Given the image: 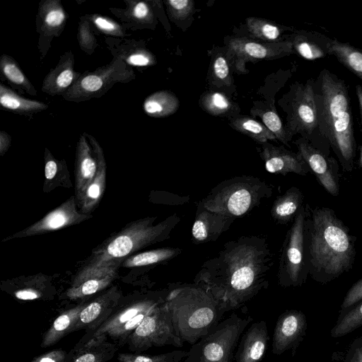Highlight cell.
I'll use <instances>...</instances> for the list:
<instances>
[{"mask_svg":"<svg viewBox=\"0 0 362 362\" xmlns=\"http://www.w3.org/2000/svg\"><path fill=\"white\" fill-rule=\"evenodd\" d=\"M307 240L309 275L314 281L325 284L352 269L356 238L332 209L310 206Z\"/></svg>","mask_w":362,"mask_h":362,"instance_id":"7a4b0ae2","label":"cell"},{"mask_svg":"<svg viewBox=\"0 0 362 362\" xmlns=\"http://www.w3.org/2000/svg\"><path fill=\"white\" fill-rule=\"evenodd\" d=\"M45 181L43 192L48 193L58 187H71L68 167L64 160H58L50 151L45 149Z\"/></svg>","mask_w":362,"mask_h":362,"instance_id":"d6a6232c","label":"cell"},{"mask_svg":"<svg viewBox=\"0 0 362 362\" xmlns=\"http://www.w3.org/2000/svg\"><path fill=\"white\" fill-rule=\"evenodd\" d=\"M122 298L121 290L116 286L87 301L81 310L74 331L92 332L100 326L113 313Z\"/></svg>","mask_w":362,"mask_h":362,"instance_id":"ac0fdd59","label":"cell"},{"mask_svg":"<svg viewBox=\"0 0 362 362\" xmlns=\"http://www.w3.org/2000/svg\"><path fill=\"white\" fill-rule=\"evenodd\" d=\"M165 304L177 335L190 345L206 335L230 311L207 288L194 282L170 284Z\"/></svg>","mask_w":362,"mask_h":362,"instance_id":"277c9868","label":"cell"},{"mask_svg":"<svg viewBox=\"0 0 362 362\" xmlns=\"http://www.w3.org/2000/svg\"><path fill=\"white\" fill-rule=\"evenodd\" d=\"M75 197L80 200L86 187L96 175L98 164L94 151L84 134L76 144L74 165Z\"/></svg>","mask_w":362,"mask_h":362,"instance_id":"d4e9b609","label":"cell"},{"mask_svg":"<svg viewBox=\"0 0 362 362\" xmlns=\"http://www.w3.org/2000/svg\"><path fill=\"white\" fill-rule=\"evenodd\" d=\"M320 132L337 156L344 172L354 169L356 141L351 105L344 81L327 69L313 83Z\"/></svg>","mask_w":362,"mask_h":362,"instance_id":"3957f363","label":"cell"},{"mask_svg":"<svg viewBox=\"0 0 362 362\" xmlns=\"http://www.w3.org/2000/svg\"><path fill=\"white\" fill-rule=\"evenodd\" d=\"M188 355V351L175 350L157 355L120 353L117 355L118 362H183Z\"/></svg>","mask_w":362,"mask_h":362,"instance_id":"b9f144b4","label":"cell"},{"mask_svg":"<svg viewBox=\"0 0 362 362\" xmlns=\"http://www.w3.org/2000/svg\"><path fill=\"white\" fill-rule=\"evenodd\" d=\"M156 219V216L138 219L112 234L93 250L88 262L78 272H89L110 264L119 266L131 254L168 239L180 221L176 214L154 224Z\"/></svg>","mask_w":362,"mask_h":362,"instance_id":"5b68a950","label":"cell"},{"mask_svg":"<svg viewBox=\"0 0 362 362\" xmlns=\"http://www.w3.org/2000/svg\"><path fill=\"white\" fill-rule=\"evenodd\" d=\"M136 77L134 71L122 59L113 57L107 65L86 71L62 95L69 101L81 103L104 95L115 84L126 83Z\"/></svg>","mask_w":362,"mask_h":362,"instance_id":"8fae6325","label":"cell"},{"mask_svg":"<svg viewBox=\"0 0 362 362\" xmlns=\"http://www.w3.org/2000/svg\"><path fill=\"white\" fill-rule=\"evenodd\" d=\"M83 134L87 137L94 151L98 169L95 177L85 189L81 198L77 202V205L80 206L81 212L90 214L97 207L103 198L106 185L107 167L104 152L98 141L91 134L87 132H83Z\"/></svg>","mask_w":362,"mask_h":362,"instance_id":"603a6c76","label":"cell"},{"mask_svg":"<svg viewBox=\"0 0 362 362\" xmlns=\"http://www.w3.org/2000/svg\"><path fill=\"white\" fill-rule=\"evenodd\" d=\"M11 144V136L6 132H0V155L3 156Z\"/></svg>","mask_w":362,"mask_h":362,"instance_id":"816d5d0a","label":"cell"},{"mask_svg":"<svg viewBox=\"0 0 362 362\" xmlns=\"http://www.w3.org/2000/svg\"><path fill=\"white\" fill-rule=\"evenodd\" d=\"M70 354L58 349H54L33 358L30 362H69Z\"/></svg>","mask_w":362,"mask_h":362,"instance_id":"681fc988","label":"cell"},{"mask_svg":"<svg viewBox=\"0 0 362 362\" xmlns=\"http://www.w3.org/2000/svg\"><path fill=\"white\" fill-rule=\"evenodd\" d=\"M67 19L68 16L59 0H42L39 3L35 23L41 60L46 57L53 38L59 37L64 31Z\"/></svg>","mask_w":362,"mask_h":362,"instance_id":"2e32d148","label":"cell"},{"mask_svg":"<svg viewBox=\"0 0 362 362\" xmlns=\"http://www.w3.org/2000/svg\"><path fill=\"white\" fill-rule=\"evenodd\" d=\"M4 290L21 301L51 300L56 293L50 279L42 274L13 280Z\"/></svg>","mask_w":362,"mask_h":362,"instance_id":"484cf974","label":"cell"},{"mask_svg":"<svg viewBox=\"0 0 362 362\" xmlns=\"http://www.w3.org/2000/svg\"><path fill=\"white\" fill-rule=\"evenodd\" d=\"M272 193V186L258 177L236 176L218 183L199 203L211 211L235 219L250 213Z\"/></svg>","mask_w":362,"mask_h":362,"instance_id":"8992f818","label":"cell"},{"mask_svg":"<svg viewBox=\"0 0 362 362\" xmlns=\"http://www.w3.org/2000/svg\"><path fill=\"white\" fill-rule=\"evenodd\" d=\"M230 125L238 132L265 144L268 140L276 139L275 136L264 124L249 117L240 116L233 119Z\"/></svg>","mask_w":362,"mask_h":362,"instance_id":"f35d334b","label":"cell"},{"mask_svg":"<svg viewBox=\"0 0 362 362\" xmlns=\"http://www.w3.org/2000/svg\"><path fill=\"white\" fill-rule=\"evenodd\" d=\"M88 300L81 301L76 305L62 312L44 333L42 348L53 346L66 334L74 332L79 314Z\"/></svg>","mask_w":362,"mask_h":362,"instance_id":"4dcf8cb0","label":"cell"},{"mask_svg":"<svg viewBox=\"0 0 362 362\" xmlns=\"http://www.w3.org/2000/svg\"><path fill=\"white\" fill-rule=\"evenodd\" d=\"M167 289L143 294L127 300L121 299L111 315L97 329L86 333L75 348L90 339L102 336L110 339L119 348L126 345L135 329L148 314L165 300Z\"/></svg>","mask_w":362,"mask_h":362,"instance_id":"52a82bcc","label":"cell"},{"mask_svg":"<svg viewBox=\"0 0 362 362\" xmlns=\"http://www.w3.org/2000/svg\"><path fill=\"white\" fill-rule=\"evenodd\" d=\"M359 153L358 165L362 169V146H360Z\"/></svg>","mask_w":362,"mask_h":362,"instance_id":"11a10c76","label":"cell"},{"mask_svg":"<svg viewBox=\"0 0 362 362\" xmlns=\"http://www.w3.org/2000/svg\"><path fill=\"white\" fill-rule=\"evenodd\" d=\"M183 344L176 334L165 300L148 314L127 344L128 349L136 354H141L153 346L171 345L182 347Z\"/></svg>","mask_w":362,"mask_h":362,"instance_id":"7c38bea8","label":"cell"},{"mask_svg":"<svg viewBox=\"0 0 362 362\" xmlns=\"http://www.w3.org/2000/svg\"><path fill=\"white\" fill-rule=\"evenodd\" d=\"M298 153L302 156L322 187L332 196L339 194V165L331 156H327L308 140L300 137L295 142Z\"/></svg>","mask_w":362,"mask_h":362,"instance_id":"9a60e30c","label":"cell"},{"mask_svg":"<svg viewBox=\"0 0 362 362\" xmlns=\"http://www.w3.org/2000/svg\"><path fill=\"white\" fill-rule=\"evenodd\" d=\"M345 362H361L358 354L351 346L346 354Z\"/></svg>","mask_w":362,"mask_h":362,"instance_id":"f5cc1de1","label":"cell"},{"mask_svg":"<svg viewBox=\"0 0 362 362\" xmlns=\"http://www.w3.org/2000/svg\"><path fill=\"white\" fill-rule=\"evenodd\" d=\"M0 70L1 74L14 88L30 95H37L35 88L13 57L8 54H2L0 59Z\"/></svg>","mask_w":362,"mask_h":362,"instance_id":"74e56055","label":"cell"},{"mask_svg":"<svg viewBox=\"0 0 362 362\" xmlns=\"http://www.w3.org/2000/svg\"><path fill=\"white\" fill-rule=\"evenodd\" d=\"M356 95H357L358 100L361 124H362V86L361 85L356 86Z\"/></svg>","mask_w":362,"mask_h":362,"instance_id":"db71d44e","label":"cell"},{"mask_svg":"<svg viewBox=\"0 0 362 362\" xmlns=\"http://www.w3.org/2000/svg\"><path fill=\"white\" fill-rule=\"evenodd\" d=\"M85 16L98 30L106 35L121 38L129 35L127 33L126 28L122 25L109 17L96 13L87 14Z\"/></svg>","mask_w":362,"mask_h":362,"instance_id":"7bdbcfd3","label":"cell"},{"mask_svg":"<svg viewBox=\"0 0 362 362\" xmlns=\"http://www.w3.org/2000/svg\"><path fill=\"white\" fill-rule=\"evenodd\" d=\"M362 326V303L346 312L341 313L331 331L332 337L348 334Z\"/></svg>","mask_w":362,"mask_h":362,"instance_id":"ab89813d","label":"cell"},{"mask_svg":"<svg viewBox=\"0 0 362 362\" xmlns=\"http://www.w3.org/2000/svg\"><path fill=\"white\" fill-rule=\"evenodd\" d=\"M246 23L250 35L262 41L275 42L283 31L278 25L259 18H248Z\"/></svg>","mask_w":362,"mask_h":362,"instance_id":"60d3db41","label":"cell"},{"mask_svg":"<svg viewBox=\"0 0 362 362\" xmlns=\"http://www.w3.org/2000/svg\"><path fill=\"white\" fill-rule=\"evenodd\" d=\"M213 74L216 79L227 81L229 77V67L225 57H217L213 64Z\"/></svg>","mask_w":362,"mask_h":362,"instance_id":"f907efd6","label":"cell"},{"mask_svg":"<svg viewBox=\"0 0 362 362\" xmlns=\"http://www.w3.org/2000/svg\"><path fill=\"white\" fill-rule=\"evenodd\" d=\"M118 267L119 265L110 264L89 272H78L66 291L65 297L71 300H87L88 297L111 284L117 276Z\"/></svg>","mask_w":362,"mask_h":362,"instance_id":"d6986e66","label":"cell"},{"mask_svg":"<svg viewBox=\"0 0 362 362\" xmlns=\"http://www.w3.org/2000/svg\"><path fill=\"white\" fill-rule=\"evenodd\" d=\"M253 318L233 313L191 346L183 362H233L239 340Z\"/></svg>","mask_w":362,"mask_h":362,"instance_id":"9c48e42d","label":"cell"},{"mask_svg":"<svg viewBox=\"0 0 362 362\" xmlns=\"http://www.w3.org/2000/svg\"><path fill=\"white\" fill-rule=\"evenodd\" d=\"M124 8H110L125 28L142 29L154 23L155 16L149 1L125 0Z\"/></svg>","mask_w":362,"mask_h":362,"instance_id":"f1b7e54d","label":"cell"},{"mask_svg":"<svg viewBox=\"0 0 362 362\" xmlns=\"http://www.w3.org/2000/svg\"><path fill=\"white\" fill-rule=\"evenodd\" d=\"M331 38L315 31L300 30L294 33L290 40L293 49L308 60H315L330 55Z\"/></svg>","mask_w":362,"mask_h":362,"instance_id":"83f0119b","label":"cell"},{"mask_svg":"<svg viewBox=\"0 0 362 362\" xmlns=\"http://www.w3.org/2000/svg\"><path fill=\"white\" fill-rule=\"evenodd\" d=\"M269 340L265 321L253 322L239 340L234 362H259L264 357Z\"/></svg>","mask_w":362,"mask_h":362,"instance_id":"7402d4cb","label":"cell"},{"mask_svg":"<svg viewBox=\"0 0 362 362\" xmlns=\"http://www.w3.org/2000/svg\"><path fill=\"white\" fill-rule=\"evenodd\" d=\"M0 104L2 108L15 114L30 116L47 109L42 102L25 98L4 84H0Z\"/></svg>","mask_w":362,"mask_h":362,"instance_id":"836d02e7","label":"cell"},{"mask_svg":"<svg viewBox=\"0 0 362 362\" xmlns=\"http://www.w3.org/2000/svg\"><path fill=\"white\" fill-rule=\"evenodd\" d=\"M310 205L302 206L287 231L279 258L277 279L284 287L301 286L309 275L308 222Z\"/></svg>","mask_w":362,"mask_h":362,"instance_id":"ba28073f","label":"cell"},{"mask_svg":"<svg viewBox=\"0 0 362 362\" xmlns=\"http://www.w3.org/2000/svg\"><path fill=\"white\" fill-rule=\"evenodd\" d=\"M273 254L264 238L242 236L224 244L219 252L201 266L194 283L207 288L235 310L269 285Z\"/></svg>","mask_w":362,"mask_h":362,"instance_id":"6da1fadb","label":"cell"},{"mask_svg":"<svg viewBox=\"0 0 362 362\" xmlns=\"http://www.w3.org/2000/svg\"><path fill=\"white\" fill-rule=\"evenodd\" d=\"M81 75L74 70V55L67 51L60 56L57 66L45 77L41 90L51 96L63 95Z\"/></svg>","mask_w":362,"mask_h":362,"instance_id":"cb8c5ba5","label":"cell"},{"mask_svg":"<svg viewBox=\"0 0 362 362\" xmlns=\"http://www.w3.org/2000/svg\"><path fill=\"white\" fill-rule=\"evenodd\" d=\"M92 26L91 22L85 16L80 17L77 40L81 49L89 55L92 54L98 47L97 38Z\"/></svg>","mask_w":362,"mask_h":362,"instance_id":"ee69618b","label":"cell"},{"mask_svg":"<svg viewBox=\"0 0 362 362\" xmlns=\"http://www.w3.org/2000/svg\"><path fill=\"white\" fill-rule=\"evenodd\" d=\"M105 38L107 47L113 57L122 59L128 66H149L156 64L155 56L140 42L134 40Z\"/></svg>","mask_w":362,"mask_h":362,"instance_id":"4316f807","label":"cell"},{"mask_svg":"<svg viewBox=\"0 0 362 362\" xmlns=\"http://www.w3.org/2000/svg\"><path fill=\"white\" fill-rule=\"evenodd\" d=\"M118 349L106 337H95L80 347H74L69 351V362H107Z\"/></svg>","mask_w":362,"mask_h":362,"instance_id":"f546056e","label":"cell"},{"mask_svg":"<svg viewBox=\"0 0 362 362\" xmlns=\"http://www.w3.org/2000/svg\"><path fill=\"white\" fill-rule=\"evenodd\" d=\"M314 79L296 83L290 93L288 119L286 129L289 140L296 134L308 140L323 154L329 156L330 146L321 135L315 102Z\"/></svg>","mask_w":362,"mask_h":362,"instance_id":"30bf717a","label":"cell"},{"mask_svg":"<svg viewBox=\"0 0 362 362\" xmlns=\"http://www.w3.org/2000/svg\"><path fill=\"white\" fill-rule=\"evenodd\" d=\"M329 54L362 80V51L347 42L332 39Z\"/></svg>","mask_w":362,"mask_h":362,"instance_id":"d590c367","label":"cell"},{"mask_svg":"<svg viewBox=\"0 0 362 362\" xmlns=\"http://www.w3.org/2000/svg\"><path fill=\"white\" fill-rule=\"evenodd\" d=\"M178 247H162L145 251L126 258L122 266L127 268L145 267L168 261L181 253Z\"/></svg>","mask_w":362,"mask_h":362,"instance_id":"8d00e7d4","label":"cell"},{"mask_svg":"<svg viewBox=\"0 0 362 362\" xmlns=\"http://www.w3.org/2000/svg\"><path fill=\"white\" fill-rule=\"evenodd\" d=\"M260 155L268 173L283 175L292 173L306 175L311 172L299 153L287 150L284 146L265 143Z\"/></svg>","mask_w":362,"mask_h":362,"instance_id":"ffe728a7","label":"cell"},{"mask_svg":"<svg viewBox=\"0 0 362 362\" xmlns=\"http://www.w3.org/2000/svg\"><path fill=\"white\" fill-rule=\"evenodd\" d=\"M77 203L75 196L70 197L58 207L49 211L38 221L30 226L4 238L2 242L16 238L41 235L78 224L92 217L76 209Z\"/></svg>","mask_w":362,"mask_h":362,"instance_id":"5bb4252c","label":"cell"},{"mask_svg":"<svg viewBox=\"0 0 362 362\" xmlns=\"http://www.w3.org/2000/svg\"><path fill=\"white\" fill-rule=\"evenodd\" d=\"M303 194L301 190L292 187L274 200L272 209V218L279 224H287L293 221L303 206Z\"/></svg>","mask_w":362,"mask_h":362,"instance_id":"1f68e13d","label":"cell"},{"mask_svg":"<svg viewBox=\"0 0 362 362\" xmlns=\"http://www.w3.org/2000/svg\"><path fill=\"white\" fill-rule=\"evenodd\" d=\"M228 48L236 69L241 73L246 72L247 62L277 59L296 52L289 40L261 43L247 37L231 39Z\"/></svg>","mask_w":362,"mask_h":362,"instance_id":"4fadbf2b","label":"cell"},{"mask_svg":"<svg viewBox=\"0 0 362 362\" xmlns=\"http://www.w3.org/2000/svg\"><path fill=\"white\" fill-rule=\"evenodd\" d=\"M307 329L306 317L303 312L289 310L279 315L272 338V353L281 355L291 350L294 356L296 349L303 341Z\"/></svg>","mask_w":362,"mask_h":362,"instance_id":"e0dca14e","label":"cell"},{"mask_svg":"<svg viewBox=\"0 0 362 362\" xmlns=\"http://www.w3.org/2000/svg\"><path fill=\"white\" fill-rule=\"evenodd\" d=\"M202 105L206 112L214 115L224 114L228 112L231 107L227 97L218 92L209 93L203 96Z\"/></svg>","mask_w":362,"mask_h":362,"instance_id":"bcb514c9","label":"cell"},{"mask_svg":"<svg viewBox=\"0 0 362 362\" xmlns=\"http://www.w3.org/2000/svg\"><path fill=\"white\" fill-rule=\"evenodd\" d=\"M235 219L219 213L211 211L198 203L191 234L194 243L216 241L228 230Z\"/></svg>","mask_w":362,"mask_h":362,"instance_id":"44dd1931","label":"cell"},{"mask_svg":"<svg viewBox=\"0 0 362 362\" xmlns=\"http://www.w3.org/2000/svg\"><path fill=\"white\" fill-rule=\"evenodd\" d=\"M264 125L275 136L276 139L286 145L290 141L286 129L283 127L280 117L274 110H257Z\"/></svg>","mask_w":362,"mask_h":362,"instance_id":"f6af8a7d","label":"cell"},{"mask_svg":"<svg viewBox=\"0 0 362 362\" xmlns=\"http://www.w3.org/2000/svg\"><path fill=\"white\" fill-rule=\"evenodd\" d=\"M179 105V100L173 93L167 90H160L145 99L143 108L150 117H163L175 113Z\"/></svg>","mask_w":362,"mask_h":362,"instance_id":"e575fe53","label":"cell"},{"mask_svg":"<svg viewBox=\"0 0 362 362\" xmlns=\"http://www.w3.org/2000/svg\"><path fill=\"white\" fill-rule=\"evenodd\" d=\"M362 300V279L354 283L347 291L341 306V313Z\"/></svg>","mask_w":362,"mask_h":362,"instance_id":"c3c4849f","label":"cell"},{"mask_svg":"<svg viewBox=\"0 0 362 362\" xmlns=\"http://www.w3.org/2000/svg\"><path fill=\"white\" fill-rule=\"evenodd\" d=\"M166 5L170 15L177 20L187 17L194 8V2L191 0H168Z\"/></svg>","mask_w":362,"mask_h":362,"instance_id":"7dc6e473","label":"cell"}]
</instances>
